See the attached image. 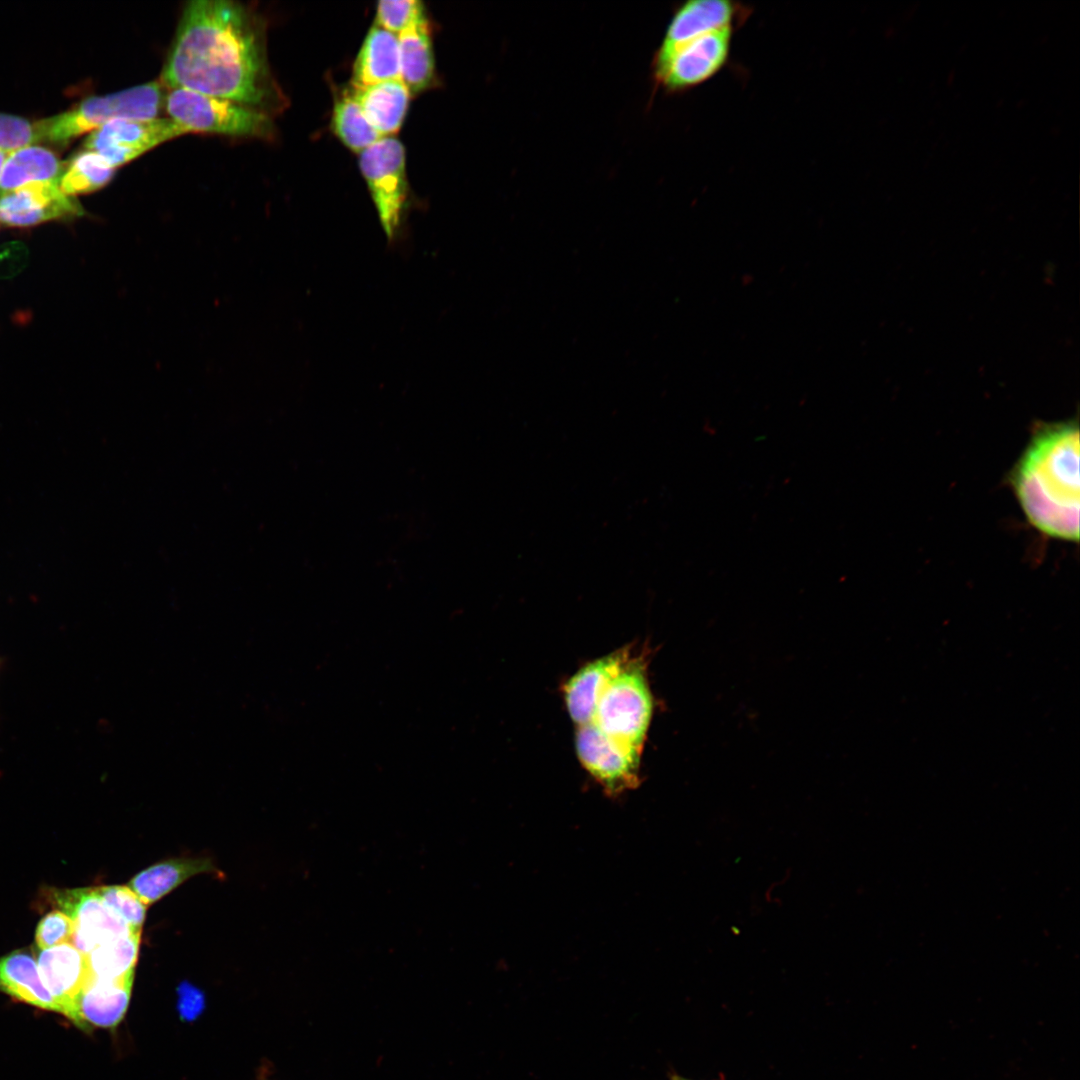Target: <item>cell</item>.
Here are the masks:
<instances>
[{
  "label": "cell",
  "mask_w": 1080,
  "mask_h": 1080,
  "mask_svg": "<svg viewBox=\"0 0 1080 1080\" xmlns=\"http://www.w3.org/2000/svg\"><path fill=\"white\" fill-rule=\"evenodd\" d=\"M400 78L411 94L430 88L435 81V60L428 21L397 35Z\"/></svg>",
  "instance_id": "cell-21"
},
{
  "label": "cell",
  "mask_w": 1080,
  "mask_h": 1080,
  "mask_svg": "<svg viewBox=\"0 0 1080 1080\" xmlns=\"http://www.w3.org/2000/svg\"><path fill=\"white\" fill-rule=\"evenodd\" d=\"M141 932L110 940L86 954L89 978L123 980L134 978Z\"/></svg>",
  "instance_id": "cell-22"
},
{
  "label": "cell",
  "mask_w": 1080,
  "mask_h": 1080,
  "mask_svg": "<svg viewBox=\"0 0 1080 1080\" xmlns=\"http://www.w3.org/2000/svg\"><path fill=\"white\" fill-rule=\"evenodd\" d=\"M74 930L75 924L72 918L61 910H54L40 920L35 941L41 950L71 943Z\"/></svg>",
  "instance_id": "cell-27"
},
{
  "label": "cell",
  "mask_w": 1080,
  "mask_h": 1080,
  "mask_svg": "<svg viewBox=\"0 0 1080 1080\" xmlns=\"http://www.w3.org/2000/svg\"><path fill=\"white\" fill-rule=\"evenodd\" d=\"M734 28L693 38L666 53H655L653 77L658 87L679 93L710 80L727 64Z\"/></svg>",
  "instance_id": "cell-7"
},
{
  "label": "cell",
  "mask_w": 1080,
  "mask_h": 1080,
  "mask_svg": "<svg viewBox=\"0 0 1080 1080\" xmlns=\"http://www.w3.org/2000/svg\"><path fill=\"white\" fill-rule=\"evenodd\" d=\"M34 123L28 119L0 112V150L11 152L35 144Z\"/></svg>",
  "instance_id": "cell-28"
},
{
  "label": "cell",
  "mask_w": 1080,
  "mask_h": 1080,
  "mask_svg": "<svg viewBox=\"0 0 1080 1080\" xmlns=\"http://www.w3.org/2000/svg\"><path fill=\"white\" fill-rule=\"evenodd\" d=\"M8 154H9L8 152H4V151L0 150V174H1L3 164H4L5 159H6Z\"/></svg>",
  "instance_id": "cell-30"
},
{
  "label": "cell",
  "mask_w": 1080,
  "mask_h": 1080,
  "mask_svg": "<svg viewBox=\"0 0 1080 1080\" xmlns=\"http://www.w3.org/2000/svg\"><path fill=\"white\" fill-rule=\"evenodd\" d=\"M179 992L181 995L180 1001L182 1007H184L182 1008L183 1014L191 1015L194 1013V1011H199V1007L203 1002V999L201 997V993L198 990H196L191 985L184 984L181 985V990Z\"/></svg>",
  "instance_id": "cell-29"
},
{
  "label": "cell",
  "mask_w": 1080,
  "mask_h": 1080,
  "mask_svg": "<svg viewBox=\"0 0 1080 1080\" xmlns=\"http://www.w3.org/2000/svg\"><path fill=\"white\" fill-rule=\"evenodd\" d=\"M160 82L169 89L228 99L271 116L287 105L268 61L263 17L231 0L185 4Z\"/></svg>",
  "instance_id": "cell-1"
},
{
  "label": "cell",
  "mask_w": 1080,
  "mask_h": 1080,
  "mask_svg": "<svg viewBox=\"0 0 1080 1080\" xmlns=\"http://www.w3.org/2000/svg\"><path fill=\"white\" fill-rule=\"evenodd\" d=\"M53 903L75 924L71 940L85 955L96 947L135 931L101 899L97 888L52 890Z\"/></svg>",
  "instance_id": "cell-10"
},
{
  "label": "cell",
  "mask_w": 1080,
  "mask_h": 1080,
  "mask_svg": "<svg viewBox=\"0 0 1080 1080\" xmlns=\"http://www.w3.org/2000/svg\"><path fill=\"white\" fill-rule=\"evenodd\" d=\"M351 94L381 137H393L407 115L411 93L401 79L351 87Z\"/></svg>",
  "instance_id": "cell-16"
},
{
  "label": "cell",
  "mask_w": 1080,
  "mask_h": 1080,
  "mask_svg": "<svg viewBox=\"0 0 1080 1080\" xmlns=\"http://www.w3.org/2000/svg\"><path fill=\"white\" fill-rule=\"evenodd\" d=\"M577 755L584 768L610 796L636 788L640 783V755L602 732L593 723L578 726Z\"/></svg>",
  "instance_id": "cell-9"
},
{
  "label": "cell",
  "mask_w": 1080,
  "mask_h": 1080,
  "mask_svg": "<svg viewBox=\"0 0 1080 1080\" xmlns=\"http://www.w3.org/2000/svg\"><path fill=\"white\" fill-rule=\"evenodd\" d=\"M670 1080H691V1079L685 1078V1077L677 1075V1074H671L670 1075Z\"/></svg>",
  "instance_id": "cell-31"
},
{
  "label": "cell",
  "mask_w": 1080,
  "mask_h": 1080,
  "mask_svg": "<svg viewBox=\"0 0 1080 1080\" xmlns=\"http://www.w3.org/2000/svg\"><path fill=\"white\" fill-rule=\"evenodd\" d=\"M643 656L634 655L602 691L591 723L641 753L653 712Z\"/></svg>",
  "instance_id": "cell-4"
},
{
  "label": "cell",
  "mask_w": 1080,
  "mask_h": 1080,
  "mask_svg": "<svg viewBox=\"0 0 1080 1080\" xmlns=\"http://www.w3.org/2000/svg\"><path fill=\"white\" fill-rule=\"evenodd\" d=\"M751 13V7L729 0L687 1L674 11L656 53H666L712 31L723 28L737 29Z\"/></svg>",
  "instance_id": "cell-12"
},
{
  "label": "cell",
  "mask_w": 1080,
  "mask_h": 1080,
  "mask_svg": "<svg viewBox=\"0 0 1080 1080\" xmlns=\"http://www.w3.org/2000/svg\"><path fill=\"white\" fill-rule=\"evenodd\" d=\"M209 858H172L155 863L137 873L128 886L147 905L162 899L190 877L215 873Z\"/></svg>",
  "instance_id": "cell-19"
},
{
  "label": "cell",
  "mask_w": 1080,
  "mask_h": 1080,
  "mask_svg": "<svg viewBox=\"0 0 1080 1080\" xmlns=\"http://www.w3.org/2000/svg\"><path fill=\"white\" fill-rule=\"evenodd\" d=\"M633 656L632 648H621L585 665L565 684V703L578 726L592 721L602 691Z\"/></svg>",
  "instance_id": "cell-13"
},
{
  "label": "cell",
  "mask_w": 1080,
  "mask_h": 1080,
  "mask_svg": "<svg viewBox=\"0 0 1080 1080\" xmlns=\"http://www.w3.org/2000/svg\"><path fill=\"white\" fill-rule=\"evenodd\" d=\"M101 899L127 925L142 931L147 905L127 885H110L97 888Z\"/></svg>",
  "instance_id": "cell-26"
},
{
  "label": "cell",
  "mask_w": 1080,
  "mask_h": 1080,
  "mask_svg": "<svg viewBox=\"0 0 1080 1080\" xmlns=\"http://www.w3.org/2000/svg\"><path fill=\"white\" fill-rule=\"evenodd\" d=\"M187 130L170 118L112 120L89 133L83 147L117 169Z\"/></svg>",
  "instance_id": "cell-8"
},
{
  "label": "cell",
  "mask_w": 1080,
  "mask_h": 1080,
  "mask_svg": "<svg viewBox=\"0 0 1080 1080\" xmlns=\"http://www.w3.org/2000/svg\"><path fill=\"white\" fill-rule=\"evenodd\" d=\"M163 87L160 81H150L118 92L84 98L64 112L33 122L36 143L64 147L115 119L157 118L164 105Z\"/></svg>",
  "instance_id": "cell-3"
},
{
  "label": "cell",
  "mask_w": 1080,
  "mask_h": 1080,
  "mask_svg": "<svg viewBox=\"0 0 1080 1080\" xmlns=\"http://www.w3.org/2000/svg\"><path fill=\"white\" fill-rule=\"evenodd\" d=\"M63 164L57 155L41 145H27L9 152L0 174V194L23 186L58 182Z\"/></svg>",
  "instance_id": "cell-20"
},
{
  "label": "cell",
  "mask_w": 1080,
  "mask_h": 1080,
  "mask_svg": "<svg viewBox=\"0 0 1080 1080\" xmlns=\"http://www.w3.org/2000/svg\"><path fill=\"white\" fill-rule=\"evenodd\" d=\"M1027 520L1043 534L1079 539V427L1075 421L1043 424L1011 473Z\"/></svg>",
  "instance_id": "cell-2"
},
{
  "label": "cell",
  "mask_w": 1080,
  "mask_h": 1080,
  "mask_svg": "<svg viewBox=\"0 0 1080 1080\" xmlns=\"http://www.w3.org/2000/svg\"><path fill=\"white\" fill-rule=\"evenodd\" d=\"M133 980L88 978L74 1001V1024L83 1030L118 1025L127 1012Z\"/></svg>",
  "instance_id": "cell-15"
},
{
  "label": "cell",
  "mask_w": 1080,
  "mask_h": 1080,
  "mask_svg": "<svg viewBox=\"0 0 1080 1080\" xmlns=\"http://www.w3.org/2000/svg\"><path fill=\"white\" fill-rule=\"evenodd\" d=\"M168 118L188 133H210L271 140L273 116L237 102L184 88H170L164 98Z\"/></svg>",
  "instance_id": "cell-5"
},
{
  "label": "cell",
  "mask_w": 1080,
  "mask_h": 1080,
  "mask_svg": "<svg viewBox=\"0 0 1080 1080\" xmlns=\"http://www.w3.org/2000/svg\"><path fill=\"white\" fill-rule=\"evenodd\" d=\"M352 72L353 87L401 79L397 35L373 25L361 45Z\"/></svg>",
  "instance_id": "cell-17"
},
{
  "label": "cell",
  "mask_w": 1080,
  "mask_h": 1080,
  "mask_svg": "<svg viewBox=\"0 0 1080 1080\" xmlns=\"http://www.w3.org/2000/svg\"><path fill=\"white\" fill-rule=\"evenodd\" d=\"M37 964L62 1014L74 1023V1001L89 977L86 955L65 943L39 951Z\"/></svg>",
  "instance_id": "cell-14"
},
{
  "label": "cell",
  "mask_w": 1080,
  "mask_h": 1080,
  "mask_svg": "<svg viewBox=\"0 0 1080 1080\" xmlns=\"http://www.w3.org/2000/svg\"><path fill=\"white\" fill-rule=\"evenodd\" d=\"M426 21L424 4L421 1L384 0L377 4V25L391 33L398 35Z\"/></svg>",
  "instance_id": "cell-25"
},
{
  "label": "cell",
  "mask_w": 1080,
  "mask_h": 1080,
  "mask_svg": "<svg viewBox=\"0 0 1080 1080\" xmlns=\"http://www.w3.org/2000/svg\"><path fill=\"white\" fill-rule=\"evenodd\" d=\"M359 154V167L381 225L393 238L402 225L409 195L404 146L395 137H383Z\"/></svg>",
  "instance_id": "cell-6"
},
{
  "label": "cell",
  "mask_w": 1080,
  "mask_h": 1080,
  "mask_svg": "<svg viewBox=\"0 0 1080 1080\" xmlns=\"http://www.w3.org/2000/svg\"><path fill=\"white\" fill-rule=\"evenodd\" d=\"M0 991L17 1000L62 1014L56 999L44 984L36 959L27 950L0 958Z\"/></svg>",
  "instance_id": "cell-18"
},
{
  "label": "cell",
  "mask_w": 1080,
  "mask_h": 1080,
  "mask_svg": "<svg viewBox=\"0 0 1080 1080\" xmlns=\"http://www.w3.org/2000/svg\"><path fill=\"white\" fill-rule=\"evenodd\" d=\"M331 128L346 147L358 153L383 138L369 123L350 90L336 99Z\"/></svg>",
  "instance_id": "cell-24"
},
{
  "label": "cell",
  "mask_w": 1080,
  "mask_h": 1080,
  "mask_svg": "<svg viewBox=\"0 0 1080 1080\" xmlns=\"http://www.w3.org/2000/svg\"><path fill=\"white\" fill-rule=\"evenodd\" d=\"M84 213L77 197L65 194L58 182L33 183L0 194V222L10 227L71 220Z\"/></svg>",
  "instance_id": "cell-11"
},
{
  "label": "cell",
  "mask_w": 1080,
  "mask_h": 1080,
  "mask_svg": "<svg viewBox=\"0 0 1080 1080\" xmlns=\"http://www.w3.org/2000/svg\"><path fill=\"white\" fill-rule=\"evenodd\" d=\"M115 170L101 155L84 149L64 165L59 187L73 197L91 193L106 186Z\"/></svg>",
  "instance_id": "cell-23"
}]
</instances>
